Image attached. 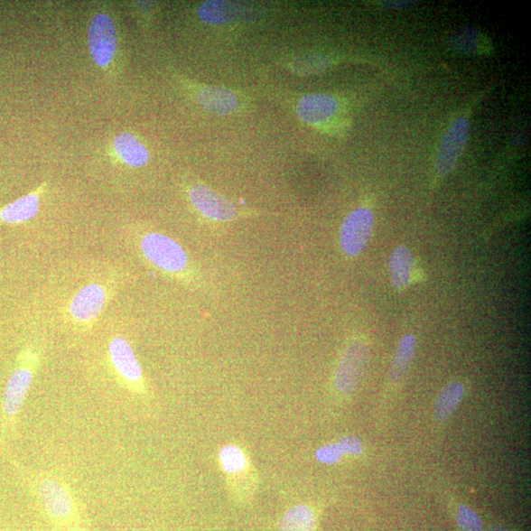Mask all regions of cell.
Returning a JSON list of instances; mask_svg holds the SVG:
<instances>
[{
    "label": "cell",
    "instance_id": "3957f363",
    "mask_svg": "<svg viewBox=\"0 0 531 531\" xmlns=\"http://www.w3.org/2000/svg\"><path fill=\"white\" fill-rule=\"evenodd\" d=\"M219 460L234 500L240 504L250 502L257 489L258 477L246 450L228 444L220 450Z\"/></svg>",
    "mask_w": 531,
    "mask_h": 531
},
{
    "label": "cell",
    "instance_id": "5bb4252c",
    "mask_svg": "<svg viewBox=\"0 0 531 531\" xmlns=\"http://www.w3.org/2000/svg\"><path fill=\"white\" fill-rule=\"evenodd\" d=\"M116 158L129 168L138 169L150 161V153L140 140L128 132L120 133L113 141Z\"/></svg>",
    "mask_w": 531,
    "mask_h": 531
},
{
    "label": "cell",
    "instance_id": "7402d4cb",
    "mask_svg": "<svg viewBox=\"0 0 531 531\" xmlns=\"http://www.w3.org/2000/svg\"><path fill=\"white\" fill-rule=\"evenodd\" d=\"M344 456L345 453L342 452L338 442H331V444L321 447L315 453L316 460L324 464L339 463Z\"/></svg>",
    "mask_w": 531,
    "mask_h": 531
},
{
    "label": "cell",
    "instance_id": "4fadbf2b",
    "mask_svg": "<svg viewBox=\"0 0 531 531\" xmlns=\"http://www.w3.org/2000/svg\"><path fill=\"white\" fill-rule=\"evenodd\" d=\"M47 190L48 183L42 182L35 191L0 209V223L19 225L34 219L39 213L41 199Z\"/></svg>",
    "mask_w": 531,
    "mask_h": 531
},
{
    "label": "cell",
    "instance_id": "9a60e30c",
    "mask_svg": "<svg viewBox=\"0 0 531 531\" xmlns=\"http://www.w3.org/2000/svg\"><path fill=\"white\" fill-rule=\"evenodd\" d=\"M198 99L206 109L218 115L231 114L238 105L236 95L220 87H204L199 91Z\"/></svg>",
    "mask_w": 531,
    "mask_h": 531
},
{
    "label": "cell",
    "instance_id": "7a4b0ae2",
    "mask_svg": "<svg viewBox=\"0 0 531 531\" xmlns=\"http://www.w3.org/2000/svg\"><path fill=\"white\" fill-rule=\"evenodd\" d=\"M138 248L141 256L154 269L177 280L190 279V257L180 243L170 237L146 232L139 238Z\"/></svg>",
    "mask_w": 531,
    "mask_h": 531
},
{
    "label": "cell",
    "instance_id": "8992f818",
    "mask_svg": "<svg viewBox=\"0 0 531 531\" xmlns=\"http://www.w3.org/2000/svg\"><path fill=\"white\" fill-rule=\"evenodd\" d=\"M88 51L93 61L104 70L112 68L118 50V33L116 21L107 13H98L88 29Z\"/></svg>",
    "mask_w": 531,
    "mask_h": 531
},
{
    "label": "cell",
    "instance_id": "ac0fdd59",
    "mask_svg": "<svg viewBox=\"0 0 531 531\" xmlns=\"http://www.w3.org/2000/svg\"><path fill=\"white\" fill-rule=\"evenodd\" d=\"M466 388L461 382H452L445 387L437 398L434 416L438 422H445L462 402Z\"/></svg>",
    "mask_w": 531,
    "mask_h": 531
},
{
    "label": "cell",
    "instance_id": "cb8c5ba5",
    "mask_svg": "<svg viewBox=\"0 0 531 531\" xmlns=\"http://www.w3.org/2000/svg\"><path fill=\"white\" fill-rule=\"evenodd\" d=\"M409 5H411V3H408V2H405V3H404V2H392V3L387 2V3H385V5L387 7H390V8H403V7L409 6Z\"/></svg>",
    "mask_w": 531,
    "mask_h": 531
},
{
    "label": "cell",
    "instance_id": "8fae6325",
    "mask_svg": "<svg viewBox=\"0 0 531 531\" xmlns=\"http://www.w3.org/2000/svg\"><path fill=\"white\" fill-rule=\"evenodd\" d=\"M188 195L197 211L210 219L229 221L238 216L234 204L204 184L192 185Z\"/></svg>",
    "mask_w": 531,
    "mask_h": 531
},
{
    "label": "cell",
    "instance_id": "277c9868",
    "mask_svg": "<svg viewBox=\"0 0 531 531\" xmlns=\"http://www.w3.org/2000/svg\"><path fill=\"white\" fill-rule=\"evenodd\" d=\"M42 354L36 347H27L19 354L16 368L11 374L4 396V411L14 417L23 405L33 380L40 368Z\"/></svg>",
    "mask_w": 531,
    "mask_h": 531
},
{
    "label": "cell",
    "instance_id": "ffe728a7",
    "mask_svg": "<svg viewBox=\"0 0 531 531\" xmlns=\"http://www.w3.org/2000/svg\"><path fill=\"white\" fill-rule=\"evenodd\" d=\"M235 5L226 2H208L198 10V15L207 24L223 25L234 21L238 16Z\"/></svg>",
    "mask_w": 531,
    "mask_h": 531
},
{
    "label": "cell",
    "instance_id": "ba28073f",
    "mask_svg": "<svg viewBox=\"0 0 531 531\" xmlns=\"http://www.w3.org/2000/svg\"><path fill=\"white\" fill-rule=\"evenodd\" d=\"M369 351L361 341L350 344L339 363L336 387L340 393L349 395L356 391L367 371Z\"/></svg>",
    "mask_w": 531,
    "mask_h": 531
},
{
    "label": "cell",
    "instance_id": "d6986e66",
    "mask_svg": "<svg viewBox=\"0 0 531 531\" xmlns=\"http://www.w3.org/2000/svg\"><path fill=\"white\" fill-rule=\"evenodd\" d=\"M415 347L416 340L413 335L407 334L401 340L396 350L390 372V379L393 384H400L404 380L414 359Z\"/></svg>",
    "mask_w": 531,
    "mask_h": 531
},
{
    "label": "cell",
    "instance_id": "d4e9b609",
    "mask_svg": "<svg viewBox=\"0 0 531 531\" xmlns=\"http://www.w3.org/2000/svg\"><path fill=\"white\" fill-rule=\"evenodd\" d=\"M489 531H514V530L508 529V528L503 527V526H493L490 528Z\"/></svg>",
    "mask_w": 531,
    "mask_h": 531
},
{
    "label": "cell",
    "instance_id": "9c48e42d",
    "mask_svg": "<svg viewBox=\"0 0 531 531\" xmlns=\"http://www.w3.org/2000/svg\"><path fill=\"white\" fill-rule=\"evenodd\" d=\"M374 225L373 213L368 208L354 210L345 219L340 231L342 251L357 256L368 246Z\"/></svg>",
    "mask_w": 531,
    "mask_h": 531
},
{
    "label": "cell",
    "instance_id": "7c38bea8",
    "mask_svg": "<svg viewBox=\"0 0 531 531\" xmlns=\"http://www.w3.org/2000/svg\"><path fill=\"white\" fill-rule=\"evenodd\" d=\"M338 99L326 94L303 97L297 105V115L305 124L319 126L328 123L339 112Z\"/></svg>",
    "mask_w": 531,
    "mask_h": 531
},
{
    "label": "cell",
    "instance_id": "30bf717a",
    "mask_svg": "<svg viewBox=\"0 0 531 531\" xmlns=\"http://www.w3.org/2000/svg\"><path fill=\"white\" fill-rule=\"evenodd\" d=\"M470 124L466 117L458 118L442 139L437 153L435 170L441 176L449 174L461 157L469 138Z\"/></svg>",
    "mask_w": 531,
    "mask_h": 531
},
{
    "label": "cell",
    "instance_id": "5b68a950",
    "mask_svg": "<svg viewBox=\"0 0 531 531\" xmlns=\"http://www.w3.org/2000/svg\"><path fill=\"white\" fill-rule=\"evenodd\" d=\"M109 363L119 384L137 396L148 393L141 364L130 342L124 337H115L108 346Z\"/></svg>",
    "mask_w": 531,
    "mask_h": 531
},
{
    "label": "cell",
    "instance_id": "44dd1931",
    "mask_svg": "<svg viewBox=\"0 0 531 531\" xmlns=\"http://www.w3.org/2000/svg\"><path fill=\"white\" fill-rule=\"evenodd\" d=\"M453 517L460 531H485L480 517L466 504H458Z\"/></svg>",
    "mask_w": 531,
    "mask_h": 531
},
{
    "label": "cell",
    "instance_id": "e0dca14e",
    "mask_svg": "<svg viewBox=\"0 0 531 531\" xmlns=\"http://www.w3.org/2000/svg\"><path fill=\"white\" fill-rule=\"evenodd\" d=\"M279 531H318V516L312 507L296 505L284 515Z\"/></svg>",
    "mask_w": 531,
    "mask_h": 531
},
{
    "label": "cell",
    "instance_id": "52a82bcc",
    "mask_svg": "<svg viewBox=\"0 0 531 531\" xmlns=\"http://www.w3.org/2000/svg\"><path fill=\"white\" fill-rule=\"evenodd\" d=\"M108 302V293L104 285L87 284L77 293L69 304V316L74 326L91 328L102 315Z\"/></svg>",
    "mask_w": 531,
    "mask_h": 531
},
{
    "label": "cell",
    "instance_id": "2e32d148",
    "mask_svg": "<svg viewBox=\"0 0 531 531\" xmlns=\"http://www.w3.org/2000/svg\"><path fill=\"white\" fill-rule=\"evenodd\" d=\"M392 284L396 290H403L411 283L415 267V258L411 250L405 247H398L390 258Z\"/></svg>",
    "mask_w": 531,
    "mask_h": 531
},
{
    "label": "cell",
    "instance_id": "6da1fadb",
    "mask_svg": "<svg viewBox=\"0 0 531 531\" xmlns=\"http://www.w3.org/2000/svg\"><path fill=\"white\" fill-rule=\"evenodd\" d=\"M36 494L44 516L57 531H87L80 505L70 487L52 474L42 473Z\"/></svg>",
    "mask_w": 531,
    "mask_h": 531
},
{
    "label": "cell",
    "instance_id": "603a6c76",
    "mask_svg": "<svg viewBox=\"0 0 531 531\" xmlns=\"http://www.w3.org/2000/svg\"><path fill=\"white\" fill-rule=\"evenodd\" d=\"M338 444L344 452L345 455L360 456L363 452V445L361 441L354 436H347L342 438Z\"/></svg>",
    "mask_w": 531,
    "mask_h": 531
}]
</instances>
